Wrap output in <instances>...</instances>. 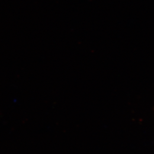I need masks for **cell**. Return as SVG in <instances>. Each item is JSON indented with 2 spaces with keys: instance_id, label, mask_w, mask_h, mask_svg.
<instances>
[]
</instances>
